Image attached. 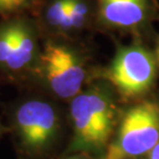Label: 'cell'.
<instances>
[{"mask_svg": "<svg viewBox=\"0 0 159 159\" xmlns=\"http://www.w3.org/2000/svg\"><path fill=\"white\" fill-rule=\"evenodd\" d=\"M150 159H159V143L150 152Z\"/></svg>", "mask_w": 159, "mask_h": 159, "instance_id": "obj_11", "label": "cell"}, {"mask_svg": "<svg viewBox=\"0 0 159 159\" xmlns=\"http://www.w3.org/2000/svg\"><path fill=\"white\" fill-rule=\"evenodd\" d=\"M159 143V112L150 103L139 104L121 124L118 138L102 159H132L151 152Z\"/></svg>", "mask_w": 159, "mask_h": 159, "instance_id": "obj_2", "label": "cell"}, {"mask_svg": "<svg viewBox=\"0 0 159 159\" xmlns=\"http://www.w3.org/2000/svg\"><path fill=\"white\" fill-rule=\"evenodd\" d=\"M70 115L75 129L74 150L98 148L107 142L113 117L107 100L100 93H79L72 98Z\"/></svg>", "mask_w": 159, "mask_h": 159, "instance_id": "obj_3", "label": "cell"}, {"mask_svg": "<svg viewBox=\"0 0 159 159\" xmlns=\"http://www.w3.org/2000/svg\"><path fill=\"white\" fill-rule=\"evenodd\" d=\"M88 16V5L84 0H68L66 17L62 29L64 31L79 29L85 24Z\"/></svg>", "mask_w": 159, "mask_h": 159, "instance_id": "obj_8", "label": "cell"}, {"mask_svg": "<svg viewBox=\"0 0 159 159\" xmlns=\"http://www.w3.org/2000/svg\"><path fill=\"white\" fill-rule=\"evenodd\" d=\"M15 124L22 144L28 150H39L56 132L57 115L50 103L41 99H27L15 111Z\"/></svg>", "mask_w": 159, "mask_h": 159, "instance_id": "obj_5", "label": "cell"}, {"mask_svg": "<svg viewBox=\"0 0 159 159\" xmlns=\"http://www.w3.org/2000/svg\"><path fill=\"white\" fill-rule=\"evenodd\" d=\"M158 56H159V48H158Z\"/></svg>", "mask_w": 159, "mask_h": 159, "instance_id": "obj_13", "label": "cell"}, {"mask_svg": "<svg viewBox=\"0 0 159 159\" xmlns=\"http://www.w3.org/2000/svg\"><path fill=\"white\" fill-rule=\"evenodd\" d=\"M70 159H78V158H70Z\"/></svg>", "mask_w": 159, "mask_h": 159, "instance_id": "obj_14", "label": "cell"}, {"mask_svg": "<svg viewBox=\"0 0 159 159\" xmlns=\"http://www.w3.org/2000/svg\"><path fill=\"white\" fill-rule=\"evenodd\" d=\"M4 131H5V128L1 125V123H0V135L3 134V132H4Z\"/></svg>", "mask_w": 159, "mask_h": 159, "instance_id": "obj_12", "label": "cell"}, {"mask_svg": "<svg viewBox=\"0 0 159 159\" xmlns=\"http://www.w3.org/2000/svg\"><path fill=\"white\" fill-rule=\"evenodd\" d=\"M68 0H51L43 11L41 18L47 26L61 30L66 17Z\"/></svg>", "mask_w": 159, "mask_h": 159, "instance_id": "obj_9", "label": "cell"}, {"mask_svg": "<svg viewBox=\"0 0 159 159\" xmlns=\"http://www.w3.org/2000/svg\"><path fill=\"white\" fill-rule=\"evenodd\" d=\"M39 33L25 14L0 19V71L17 78L34 68L41 52Z\"/></svg>", "mask_w": 159, "mask_h": 159, "instance_id": "obj_1", "label": "cell"}, {"mask_svg": "<svg viewBox=\"0 0 159 159\" xmlns=\"http://www.w3.org/2000/svg\"><path fill=\"white\" fill-rule=\"evenodd\" d=\"M36 67L58 97L74 98L81 91L85 69L78 54L66 44L48 40L40 52Z\"/></svg>", "mask_w": 159, "mask_h": 159, "instance_id": "obj_4", "label": "cell"}, {"mask_svg": "<svg viewBox=\"0 0 159 159\" xmlns=\"http://www.w3.org/2000/svg\"><path fill=\"white\" fill-rule=\"evenodd\" d=\"M110 75L121 92L126 95H138L148 90L153 83L155 62L142 48H125L114 60Z\"/></svg>", "mask_w": 159, "mask_h": 159, "instance_id": "obj_6", "label": "cell"}, {"mask_svg": "<svg viewBox=\"0 0 159 159\" xmlns=\"http://www.w3.org/2000/svg\"><path fill=\"white\" fill-rule=\"evenodd\" d=\"M37 0H0V19L25 14Z\"/></svg>", "mask_w": 159, "mask_h": 159, "instance_id": "obj_10", "label": "cell"}, {"mask_svg": "<svg viewBox=\"0 0 159 159\" xmlns=\"http://www.w3.org/2000/svg\"><path fill=\"white\" fill-rule=\"evenodd\" d=\"M100 15L107 23L119 27H132L144 20L146 0H99Z\"/></svg>", "mask_w": 159, "mask_h": 159, "instance_id": "obj_7", "label": "cell"}]
</instances>
